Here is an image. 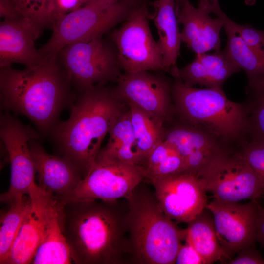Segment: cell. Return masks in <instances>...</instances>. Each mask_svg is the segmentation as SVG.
I'll return each mask as SVG.
<instances>
[{
	"label": "cell",
	"mask_w": 264,
	"mask_h": 264,
	"mask_svg": "<svg viewBox=\"0 0 264 264\" xmlns=\"http://www.w3.org/2000/svg\"><path fill=\"white\" fill-rule=\"evenodd\" d=\"M127 203L88 200L59 204L62 232L76 264H130Z\"/></svg>",
	"instance_id": "6da1fadb"
},
{
	"label": "cell",
	"mask_w": 264,
	"mask_h": 264,
	"mask_svg": "<svg viewBox=\"0 0 264 264\" xmlns=\"http://www.w3.org/2000/svg\"><path fill=\"white\" fill-rule=\"evenodd\" d=\"M72 86L57 54L23 70L0 69L2 106L26 116L44 133L52 131L62 110L72 103Z\"/></svg>",
	"instance_id": "7a4b0ae2"
},
{
	"label": "cell",
	"mask_w": 264,
	"mask_h": 264,
	"mask_svg": "<svg viewBox=\"0 0 264 264\" xmlns=\"http://www.w3.org/2000/svg\"><path fill=\"white\" fill-rule=\"evenodd\" d=\"M69 119L52 130L62 156L75 164L84 177L93 165L106 135L127 104L113 88L96 85L77 89Z\"/></svg>",
	"instance_id": "3957f363"
},
{
	"label": "cell",
	"mask_w": 264,
	"mask_h": 264,
	"mask_svg": "<svg viewBox=\"0 0 264 264\" xmlns=\"http://www.w3.org/2000/svg\"><path fill=\"white\" fill-rule=\"evenodd\" d=\"M125 198L130 264H175L184 231L163 212L154 191L142 182Z\"/></svg>",
	"instance_id": "277c9868"
},
{
	"label": "cell",
	"mask_w": 264,
	"mask_h": 264,
	"mask_svg": "<svg viewBox=\"0 0 264 264\" xmlns=\"http://www.w3.org/2000/svg\"><path fill=\"white\" fill-rule=\"evenodd\" d=\"M171 94L178 119L211 132L224 144L237 147L247 136L246 102L230 100L222 89L188 87L173 77Z\"/></svg>",
	"instance_id": "5b68a950"
},
{
	"label": "cell",
	"mask_w": 264,
	"mask_h": 264,
	"mask_svg": "<svg viewBox=\"0 0 264 264\" xmlns=\"http://www.w3.org/2000/svg\"><path fill=\"white\" fill-rule=\"evenodd\" d=\"M145 0H123L110 5L88 3L53 22L49 40L38 49L41 60L56 55L64 46L103 34L121 22Z\"/></svg>",
	"instance_id": "8992f818"
},
{
	"label": "cell",
	"mask_w": 264,
	"mask_h": 264,
	"mask_svg": "<svg viewBox=\"0 0 264 264\" xmlns=\"http://www.w3.org/2000/svg\"><path fill=\"white\" fill-rule=\"evenodd\" d=\"M197 176L214 199L238 202L264 197V183L238 147L227 146L216 154Z\"/></svg>",
	"instance_id": "52a82bcc"
},
{
	"label": "cell",
	"mask_w": 264,
	"mask_h": 264,
	"mask_svg": "<svg viewBox=\"0 0 264 264\" xmlns=\"http://www.w3.org/2000/svg\"><path fill=\"white\" fill-rule=\"evenodd\" d=\"M102 37L67 44L56 54L77 89L116 81L122 74L115 45Z\"/></svg>",
	"instance_id": "ba28073f"
},
{
	"label": "cell",
	"mask_w": 264,
	"mask_h": 264,
	"mask_svg": "<svg viewBox=\"0 0 264 264\" xmlns=\"http://www.w3.org/2000/svg\"><path fill=\"white\" fill-rule=\"evenodd\" d=\"M149 18L145 0L111 34L120 67L126 73L165 71L162 50L150 29Z\"/></svg>",
	"instance_id": "9c48e42d"
},
{
	"label": "cell",
	"mask_w": 264,
	"mask_h": 264,
	"mask_svg": "<svg viewBox=\"0 0 264 264\" xmlns=\"http://www.w3.org/2000/svg\"><path fill=\"white\" fill-rule=\"evenodd\" d=\"M145 178L142 167L130 164L100 151L78 187L60 204L88 200L111 201L127 197Z\"/></svg>",
	"instance_id": "30bf717a"
},
{
	"label": "cell",
	"mask_w": 264,
	"mask_h": 264,
	"mask_svg": "<svg viewBox=\"0 0 264 264\" xmlns=\"http://www.w3.org/2000/svg\"><path fill=\"white\" fill-rule=\"evenodd\" d=\"M0 122V137L11 167L10 186L0 195V200L9 205L16 199L28 195L35 182L36 170L29 143L39 135L35 130L22 124L8 112L1 116Z\"/></svg>",
	"instance_id": "8fae6325"
},
{
	"label": "cell",
	"mask_w": 264,
	"mask_h": 264,
	"mask_svg": "<svg viewBox=\"0 0 264 264\" xmlns=\"http://www.w3.org/2000/svg\"><path fill=\"white\" fill-rule=\"evenodd\" d=\"M148 71L121 74L113 90L127 104H134L163 124L171 122L175 115L171 94L173 81Z\"/></svg>",
	"instance_id": "7c38bea8"
},
{
	"label": "cell",
	"mask_w": 264,
	"mask_h": 264,
	"mask_svg": "<svg viewBox=\"0 0 264 264\" xmlns=\"http://www.w3.org/2000/svg\"><path fill=\"white\" fill-rule=\"evenodd\" d=\"M259 205L256 199L239 204L214 199L207 204L206 208L213 216L218 239L227 261L241 249L254 245Z\"/></svg>",
	"instance_id": "4fadbf2b"
},
{
	"label": "cell",
	"mask_w": 264,
	"mask_h": 264,
	"mask_svg": "<svg viewBox=\"0 0 264 264\" xmlns=\"http://www.w3.org/2000/svg\"><path fill=\"white\" fill-rule=\"evenodd\" d=\"M150 182L162 210L176 223H189L208 204L206 191L196 175L181 173Z\"/></svg>",
	"instance_id": "5bb4252c"
},
{
	"label": "cell",
	"mask_w": 264,
	"mask_h": 264,
	"mask_svg": "<svg viewBox=\"0 0 264 264\" xmlns=\"http://www.w3.org/2000/svg\"><path fill=\"white\" fill-rule=\"evenodd\" d=\"M28 195V212L13 242L5 264H30L49 224L57 213L56 197L41 189L35 182Z\"/></svg>",
	"instance_id": "9a60e30c"
},
{
	"label": "cell",
	"mask_w": 264,
	"mask_h": 264,
	"mask_svg": "<svg viewBox=\"0 0 264 264\" xmlns=\"http://www.w3.org/2000/svg\"><path fill=\"white\" fill-rule=\"evenodd\" d=\"M164 139L178 151L184 173L197 176L216 154L228 146L208 131L179 119L165 129Z\"/></svg>",
	"instance_id": "2e32d148"
},
{
	"label": "cell",
	"mask_w": 264,
	"mask_h": 264,
	"mask_svg": "<svg viewBox=\"0 0 264 264\" xmlns=\"http://www.w3.org/2000/svg\"><path fill=\"white\" fill-rule=\"evenodd\" d=\"M29 143L31 154L38 174V186L59 200L69 196L84 177L80 168L65 156L48 154L37 141Z\"/></svg>",
	"instance_id": "e0dca14e"
},
{
	"label": "cell",
	"mask_w": 264,
	"mask_h": 264,
	"mask_svg": "<svg viewBox=\"0 0 264 264\" xmlns=\"http://www.w3.org/2000/svg\"><path fill=\"white\" fill-rule=\"evenodd\" d=\"M241 70L223 49L212 54H196L191 63L181 68L176 65L172 66L169 73L173 77H179L188 87L198 84L222 89L226 80Z\"/></svg>",
	"instance_id": "ac0fdd59"
},
{
	"label": "cell",
	"mask_w": 264,
	"mask_h": 264,
	"mask_svg": "<svg viewBox=\"0 0 264 264\" xmlns=\"http://www.w3.org/2000/svg\"><path fill=\"white\" fill-rule=\"evenodd\" d=\"M40 36L24 18L3 20L0 24V68L20 63L32 67L42 61L35 41Z\"/></svg>",
	"instance_id": "d6986e66"
},
{
	"label": "cell",
	"mask_w": 264,
	"mask_h": 264,
	"mask_svg": "<svg viewBox=\"0 0 264 264\" xmlns=\"http://www.w3.org/2000/svg\"><path fill=\"white\" fill-rule=\"evenodd\" d=\"M176 13L178 23L183 26L181 41L190 50L195 54L220 50V32L224 25L220 18H211L209 12L194 7L188 0Z\"/></svg>",
	"instance_id": "ffe728a7"
},
{
	"label": "cell",
	"mask_w": 264,
	"mask_h": 264,
	"mask_svg": "<svg viewBox=\"0 0 264 264\" xmlns=\"http://www.w3.org/2000/svg\"><path fill=\"white\" fill-rule=\"evenodd\" d=\"M214 13L220 18L227 35L224 48L229 56L245 72L247 78L246 88H253L264 85V56L249 47L232 29L221 8Z\"/></svg>",
	"instance_id": "44dd1931"
},
{
	"label": "cell",
	"mask_w": 264,
	"mask_h": 264,
	"mask_svg": "<svg viewBox=\"0 0 264 264\" xmlns=\"http://www.w3.org/2000/svg\"><path fill=\"white\" fill-rule=\"evenodd\" d=\"M188 224L183 229L184 239L200 255L204 264L218 261L226 263L227 259L218 241L211 213L205 208Z\"/></svg>",
	"instance_id": "7402d4cb"
},
{
	"label": "cell",
	"mask_w": 264,
	"mask_h": 264,
	"mask_svg": "<svg viewBox=\"0 0 264 264\" xmlns=\"http://www.w3.org/2000/svg\"><path fill=\"white\" fill-rule=\"evenodd\" d=\"M174 0H158L154 22L159 36L166 72L176 65L181 41Z\"/></svg>",
	"instance_id": "603a6c76"
},
{
	"label": "cell",
	"mask_w": 264,
	"mask_h": 264,
	"mask_svg": "<svg viewBox=\"0 0 264 264\" xmlns=\"http://www.w3.org/2000/svg\"><path fill=\"white\" fill-rule=\"evenodd\" d=\"M109 133L108 142L101 151L130 164L142 167L145 164L147 158L137 146L129 108L116 120Z\"/></svg>",
	"instance_id": "cb8c5ba5"
},
{
	"label": "cell",
	"mask_w": 264,
	"mask_h": 264,
	"mask_svg": "<svg viewBox=\"0 0 264 264\" xmlns=\"http://www.w3.org/2000/svg\"><path fill=\"white\" fill-rule=\"evenodd\" d=\"M72 263L70 249L61 229L58 211L49 224L31 264H69Z\"/></svg>",
	"instance_id": "d4e9b609"
},
{
	"label": "cell",
	"mask_w": 264,
	"mask_h": 264,
	"mask_svg": "<svg viewBox=\"0 0 264 264\" xmlns=\"http://www.w3.org/2000/svg\"><path fill=\"white\" fill-rule=\"evenodd\" d=\"M31 204L29 195L14 200L0 215V264H5L13 242L28 212Z\"/></svg>",
	"instance_id": "484cf974"
},
{
	"label": "cell",
	"mask_w": 264,
	"mask_h": 264,
	"mask_svg": "<svg viewBox=\"0 0 264 264\" xmlns=\"http://www.w3.org/2000/svg\"><path fill=\"white\" fill-rule=\"evenodd\" d=\"M145 178H153L184 173V164L178 151L172 143L164 140L149 154L142 166Z\"/></svg>",
	"instance_id": "4316f807"
},
{
	"label": "cell",
	"mask_w": 264,
	"mask_h": 264,
	"mask_svg": "<svg viewBox=\"0 0 264 264\" xmlns=\"http://www.w3.org/2000/svg\"><path fill=\"white\" fill-rule=\"evenodd\" d=\"M127 105L137 146L147 159L152 150L164 140V124L134 104Z\"/></svg>",
	"instance_id": "83f0119b"
},
{
	"label": "cell",
	"mask_w": 264,
	"mask_h": 264,
	"mask_svg": "<svg viewBox=\"0 0 264 264\" xmlns=\"http://www.w3.org/2000/svg\"><path fill=\"white\" fill-rule=\"evenodd\" d=\"M17 11L30 22L39 36L52 28L51 10L52 0H9Z\"/></svg>",
	"instance_id": "f1b7e54d"
},
{
	"label": "cell",
	"mask_w": 264,
	"mask_h": 264,
	"mask_svg": "<svg viewBox=\"0 0 264 264\" xmlns=\"http://www.w3.org/2000/svg\"><path fill=\"white\" fill-rule=\"evenodd\" d=\"M248 108L247 137L264 140V85L246 88Z\"/></svg>",
	"instance_id": "f546056e"
},
{
	"label": "cell",
	"mask_w": 264,
	"mask_h": 264,
	"mask_svg": "<svg viewBox=\"0 0 264 264\" xmlns=\"http://www.w3.org/2000/svg\"><path fill=\"white\" fill-rule=\"evenodd\" d=\"M238 147L264 183V140L247 137Z\"/></svg>",
	"instance_id": "4dcf8cb0"
},
{
	"label": "cell",
	"mask_w": 264,
	"mask_h": 264,
	"mask_svg": "<svg viewBox=\"0 0 264 264\" xmlns=\"http://www.w3.org/2000/svg\"><path fill=\"white\" fill-rule=\"evenodd\" d=\"M226 19L232 29L249 47L264 56V31L252 25L238 24L226 15Z\"/></svg>",
	"instance_id": "1f68e13d"
},
{
	"label": "cell",
	"mask_w": 264,
	"mask_h": 264,
	"mask_svg": "<svg viewBox=\"0 0 264 264\" xmlns=\"http://www.w3.org/2000/svg\"><path fill=\"white\" fill-rule=\"evenodd\" d=\"M89 0H52L51 19L52 22L59 17L85 5Z\"/></svg>",
	"instance_id": "d6a6232c"
},
{
	"label": "cell",
	"mask_w": 264,
	"mask_h": 264,
	"mask_svg": "<svg viewBox=\"0 0 264 264\" xmlns=\"http://www.w3.org/2000/svg\"><path fill=\"white\" fill-rule=\"evenodd\" d=\"M232 258L226 262L230 264H264V259L260 252L253 246L241 249Z\"/></svg>",
	"instance_id": "836d02e7"
},
{
	"label": "cell",
	"mask_w": 264,
	"mask_h": 264,
	"mask_svg": "<svg viewBox=\"0 0 264 264\" xmlns=\"http://www.w3.org/2000/svg\"><path fill=\"white\" fill-rule=\"evenodd\" d=\"M175 264H204V262L198 252L188 242L181 245L177 252Z\"/></svg>",
	"instance_id": "e575fe53"
},
{
	"label": "cell",
	"mask_w": 264,
	"mask_h": 264,
	"mask_svg": "<svg viewBox=\"0 0 264 264\" xmlns=\"http://www.w3.org/2000/svg\"><path fill=\"white\" fill-rule=\"evenodd\" d=\"M256 240L264 246V208L260 205L256 225Z\"/></svg>",
	"instance_id": "d590c367"
},
{
	"label": "cell",
	"mask_w": 264,
	"mask_h": 264,
	"mask_svg": "<svg viewBox=\"0 0 264 264\" xmlns=\"http://www.w3.org/2000/svg\"><path fill=\"white\" fill-rule=\"evenodd\" d=\"M220 7L219 0H199L198 7L204 9L210 13L213 12Z\"/></svg>",
	"instance_id": "8d00e7d4"
},
{
	"label": "cell",
	"mask_w": 264,
	"mask_h": 264,
	"mask_svg": "<svg viewBox=\"0 0 264 264\" xmlns=\"http://www.w3.org/2000/svg\"><path fill=\"white\" fill-rule=\"evenodd\" d=\"M121 0H89L87 4L94 3L106 5L112 4Z\"/></svg>",
	"instance_id": "74e56055"
},
{
	"label": "cell",
	"mask_w": 264,
	"mask_h": 264,
	"mask_svg": "<svg viewBox=\"0 0 264 264\" xmlns=\"http://www.w3.org/2000/svg\"><path fill=\"white\" fill-rule=\"evenodd\" d=\"M175 3L177 4L178 6H181L184 3L188 0H174Z\"/></svg>",
	"instance_id": "f35d334b"
}]
</instances>
